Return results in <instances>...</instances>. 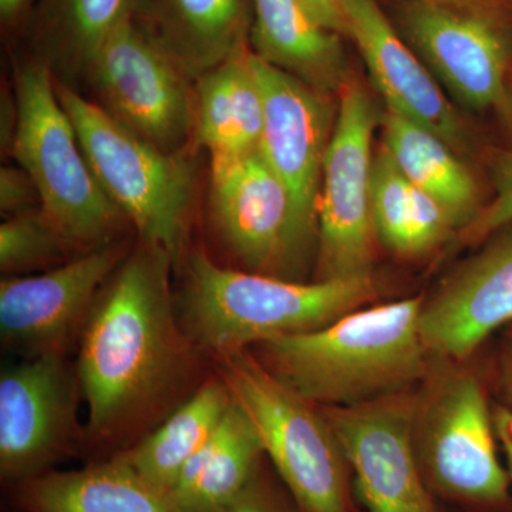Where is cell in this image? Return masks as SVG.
Here are the masks:
<instances>
[{"instance_id": "22", "label": "cell", "mask_w": 512, "mask_h": 512, "mask_svg": "<svg viewBox=\"0 0 512 512\" xmlns=\"http://www.w3.org/2000/svg\"><path fill=\"white\" fill-rule=\"evenodd\" d=\"M22 500L33 512H187L119 458L103 466L29 478Z\"/></svg>"}, {"instance_id": "30", "label": "cell", "mask_w": 512, "mask_h": 512, "mask_svg": "<svg viewBox=\"0 0 512 512\" xmlns=\"http://www.w3.org/2000/svg\"><path fill=\"white\" fill-rule=\"evenodd\" d=\"M222 512H285L276 503L272 494L254 478L252 483L242 491Z\"/></svg>"}, {"instance_id": "18", "label": "cell", "mask_w": 512, "mask_h": 512, "mask_svg": "<svg viewBox=\"0 0 512 512\" xmlns=\"http://www.w3.org/2000/svg\"><path fill=\"white\" fill-rule=\"evenodd\" d=\"M131 19L190 80L248 45V0H133Z\"/></svg>"}, {"instance_id": "35", "label": "cell", "mask_w": 512, "mask_h": 512, "mask_svg": "<svg viewBox=\"0 0 512 512\" xmlns=\"http://www.w3.org/2000/svg\"><path fill=\"white\" fill-rule=\"evenodd\" d=\"M508 104H510V107H511V113H512V94H511V97H510V101H508Z\"/></svg>"}, {"instance_id": "28", "label": "cell", "mask_w": 512, "mask_h": 512, "mask_svg": "<svg viewBox=\"0 0 512 512\" xmlns=\"http://www.w3.org/2000/svg\"><path fill=\"white\" fill-rule=\"evenodd\" d=\"M494 198L488 207L478 212L467 227L468 238L491 237L512 222V151L498 158L494 168Z\"/></svg>"}, {"instance_id": "8", "label": "cell", "mask_w": 512, "mask_h": 512, "mask_svg": "<svg viewBox=\"0 0 512 512\" xmlns=\"http://www.w3.org/2000/svg\"><path fill=\"white\" fill-rule=\"evenodd\" d=\"M377 111L359 83L346 80L330 134L318 207V278L372 275L376 231L372 212V141Z\"/></svg>"}, {"instance_id": "25", "label": "cell", "mask_w": 512, "mask_h": 512, "mask_svg": "<svg viewBox=\"0 0 512 512\" xmlns=\"http://www.w3.org/2000/svg\"><path fill=\"white\" fill-rule=\"evenodd\" d=\"M372 212L382 245L393 254L414 256L412 184L384 148L373 163Z\"/></svg>"}, {"instance_id": "24", "label": "cell", "mask_w": 512, "mask_h": 512, "mask_svg": "<svg viewBox=\"0 0 512 512\" xmlns=\"http://www.w3.org/2000/svg\"><path fill=\"white\" fill-rule=\"evenodd\" d=\"M231 403L224 380H211L154 433L117 458L148 483L171 494L185 464L220 426Z\"/></svg>"}, {"instance_id": "1", "label": "cell", "mask_w": 512, "mask_h": 512, "mask_svg": "<svg viewBox=\"0 0 512 512\" xmlns=\"http://www.w3.org/2000/svg\"><path fill=\"white\" fill-rule=\"evenodd\" d=\"M173 264L163 249L141 241L89 313L79 379L96 436L126 426L177 376L183 346L168 284Z\"/></svg>"}, {"instance_id": "13", "label": "cell", "mask_w": 512, "mask_h": 512, "mask_svg": "<svg viewBox=\"0 0 512 512\" xmlns=\"http://www.w3.org/2000/svg\"><path fill=\"white\" fill-rule=\"evenodd\" d=\"M254 52V50H252ZM264 97L259 153L284 183L303 244L318 241V207L328 150L330 111L323 93L254 53Z\"/></svg>"}, {"instance_id": "12", "label": "cell", "mask_w": 512, "mask_h": 512, "mask_svg": "<svg viewBox=\"0 0 512 512\" xmlns=\"http://www.w3.org/2000/svg\"><path fill=\"white\" fill-rule=\"evenodd\" d=\"M457 0H404L400 26L414 52L458 103L471 110L503 109L507 40L493 20Z\"/></svg>"}, {"instance_id": "11", "label": "cell", "mask_w": 512, "mask_h": 512, "mask_svg": "<svg viewBox=\"0 0 512 512\" xmlns=\"http://www.w3.org/2000/svg\"><path fill=\"white\" fill-rule=\"evenodd\" d=\"M210 207L218 234L252 272L279 276L306 261L289 192L259 150L211 157Z\"/></svg>"}, {"instance_id": "15", "label": "cell", "mask_w": 512, "mask_h": 512, "mask_svg": "<svg viewBox=\"0 0 512 512\" xmlns=\"http://www.w3.org/2000/svg\"><path fill=\"white\" fill-rule=\"evenodd\" d=\"M424 299L420 332L430 353L468 359L512 322V222Z\"/></svg>"}, {"instance_id": "17", "label": "cell", "mask_w": 512, "mask_h": 512, "mask_svg": "<svg viewBox=\"0 0 512 512\" xmlns=\"http://www.w3.org/2000/svg\"><path fill=\"white\" fill-rule=\"evenodd\" d=\"M346 29L355 40L387 110L426 127L451 147L466 143V130L433 73L392 25L376 0H343Z\"/></svg>"}, {"instance_id": "3", "label": "cell", "mask_w": 512, "mask_h": 512, "mask_svg": "<svg viewBox=\"0 0 512 512\" xmlns=\"http://www.w3.org/2000/svg\"><path fill=\"white\" fill-rule=\"evenodd\" d=\"M375 295L372 275L303 284L221 268L197 251L187 264L184 319L195 342L225 359L252 343L323 328Z\"/></svg>"}, {"instance_id": "27", "label": "cell", "mask_w": 512, "mask_h": 512, "mask_svg": "<svg viewBox=\"0 0 512 512\" xmlns=\"http://www.w3.org/2000/svg\"><path fill=\"white\" fill-rule=\"evenodd\" d=\"M70 249L73 248L42 210L20 212L0 225L3 274H16L60 261Z\"/></svg>"}, {"instance_id": "6", "label": "cell", "mask_w": 512, "mask_h": 512, "mask_svg": "<svg viewBox=\"0 0 512 512\" xmlns=\"http://www.w3.org/2000/svg\"><path fill=\"white\" fill-rule=\"evenodd\" d=\"M224 382L305 512H348V461L322 412L241 352L225 357Z\"/></svg>"}, {"instance_id": "36", "label": "cell", "mask_w": 512, "mask_h": 512, "mask_svg": "<svg viewBox=\"0 0 512 512\" xmlns=\"http://www.w3.org/2000/svg\"><path fill=\"white\" fill-rule=\"evenodd\" d=\"M457 2H466V0H457Z\"/></svg>"}, {"instance_id": "14", "label": "cell", "mask_w": 512, "mask_h": 512, "mask_svg": "<svg viewBox=\"0 0 512 512\" xmlns=\"http://www.w3.org/2000/svg\"><path fill=\"white\" fill-rule=\"evenodd\" d=\"M127 254L111 241L46 274L8 276L0 282V333L10 346L36 355L59 353L93 308Z\"/></svg>"}, {"instance_id": "34", "label": "cell", "mask_w": 512, "mask_h": 512, "mask_svg": "<svg viewBox=\"0 0 512 512\" xmlns=\"http://www.w3.org/2000/svg\"><path fill=\"white\" fill-rule=\"evenodd\" d=\"M29 0H0V15L2 19L12 20L18 18L23 9L28 6Z\"/></svg>"}, {"instance_id": "16", "label": "cell", "mask_w": 512, "mask_h": 512, "mask_svg": "<svg viewBox=\"0 0 512 512\" xmlns=\"http://www.w3.org/2000/svg\"><path fill=\"white\" fill-rule=\"evenodd\" d=\"M72 393L59 353L33 356L0 377V473L29 480L62 450Z\"/></svg>"}, {"instance_id": "19", "label": "cell", "mask_w": 512, "mask_h": 512, "mask_svg": "<svg viewBox=\"0 0 512 512\" xmlns=\"http://www.w3.org/2000/svg\"><path fill=\"white\" fill-rule=\"evenodd\" d=\"M256 56L320 93L342 89L345 55L339 33L326 28L305 0H251Z\"/></svg>"}, {"instance_id": "23", "label": "cell", "mask_w": 512, "mask_h": 512, "mask_svg": "<svg viewBox=\"0 0 512 512\" xmlns=\"http://www.w3.org/2000/svg\"><path fill=\"white\" fill-rule=\"evenodd\" d=\"M383 148L410 184L439 202L457 227L478 215L480 191L470 168L458 160L453 147L426 127L387 110L383 119Z\"/></svg>"}, {"instance_id": "7", "label": "cell", "mask_w": 512, "mask_h": 512, "mask_svg": "<svg viewBox=\"0 0 512 512\" xmlns=\"http://www.w3.org/2000/svg\"><path fill=\"white\" fill-rule=\"evenodd\" d=\"M493 409L477 377L451 373L417 403L414 443L429 487L460 503L507 510L511 478L497 457Z\"/></svg>"}, {"instance_id": "29", "label": "cell", "mask_w": 512, "mask_h": 512, "mask_svg": "<svg viewBox=\"0 0 512 512\" xmlns=\"http://www.w3.org/2000/svg\"><path fill=\"white\" fill-rule=\"evenodd\" d=\"M36 200L40 201L39 192L30 175L22 167H2L0 208L3 212H26Z\"/></svg>"}, {"instance_id": "4", "label": "cell", "mask_w": 512, "mask_h": 512, "mask_svg": "<svg viewBox=\"0 0 512 512\" xmlns=\"http://www.w3.org/2000/svg\"><path fill=\"white\" fill-rule=\"evenodd\" d=\"M56 93L72 121L101 188L141 241L177 262L190 218L194 168L183 153H167L62 82Z\"/></svg>"}, {"instance_id": "32", "label": "cell", "mask_w": 512, "mask_h": 512, "mask_svg": "<svg viewBox=\"0 0 512 512\" xmlns=\"http://www.w3.org/2000/svg\"><path fill=\"white\" fill-rule=\"evenodd\" d=\"M493 420L498 443L503 447L505 457H507L508 474H510L512 483V412L503 404H495Z\"/></svg>"}, {"instance_id": "21", "label": "cell", "mask_w": 512, "mask_h": 512, "mask_svg": "<svg viewBox=\"0 0 512 512\" xmlns=\"http://www.w3.org/2000/svg\"><path fill=\"white\" fill-rule=\"evenodd\" d=\"M264 446L232 399L220 426L185 464L171 497L187 512H222L256 477Z\"/></svg>"}, {"instance_id": "31", "label": "cell", "mask_w": 512, "mask_h": 512, "mask_svg": "<svg viewBox=\"0 0 512 512\" xmlns=\"http://www.w3.org/2000/svg\"><path fill=\"white\" fill-rule=\"evenodd\" d=\"M305 2L326 28L339 35H348L343 0H305Z\"/></svg>"}, {"instance_id": "20", "label": "cell", "mask_w": 512, "mask_h": 512, "mask_svg": "<svg viewBox=\"0 0 512 512\" xmlns=\"http://www.w3.org/2000/svg\"><path fill=\"white\" fill-rule=\"evenodd\" d=\"M192 143L211 157L241 156L259 150L264 130V97L254 52L242 46L195 86Z\"/></svg>"}, {"instance_id": "9", "label": "cell", "mask_w": 512, "mask_h": 512, "mask_svg": "<svg viewBox=\"0 0 512 512\" xmlns=\"http://www.w3.org/2000/svg\"><path fill=\"white\" fill-rule=\"evenodd\" d=\"M104 110L167 153L194 134L188 77L126 16L87 67Z\"/></svg>"}, {"instance_id": "26", "label": "cell", "mask_w": 512, "mask_h": 512, "mask_svg": "<svg viewBox=\"0 0 512 512\" xmlns=\"http://www.w3.org/2000/svg\"><path fill=\"white\" fill-rule=\"evenodd\" d=\"M133 0H56L60 39L67 52L89 67L104 40L131 13Z\"/></svg>"}, {"instance_id": "33", "label": "cell", "mask_w": 512, "mask_h": 512, "mask_svg": "<svg viewBox=\"0 0 512 512\" xmlns=\"http://www.w3.org/2000/svg\"><path fill=\"white\" fill-rule=\"evenodd\" d=\"M501 387L504 394L503 406L512 412V340L501 360Z\"/></svg>"}, {"instance_id": "10", "label": "cell", "mask_w": 512, "mask_h": 512, "mask_svg": "<svg viewBox=\"0 0 512 512\" xmlns=\"http://www.w3.org/2000/svg\"><path fill=\"white\" fill-rule=\"evenodd\" d=\"M416 406L400 393L322 409L369 512H437L414 443Z\"/></svg>"}, {"instance_id": "2", "label": "cell", "mask_w": 512, "mask_h": 512, "mask_svg": "<svg viewBox=\"0 0 512 512\" xmlns=\"http://www.w3.org/2000/svg\"><path fill=\"white\" fill-rule=\"evenodd\" d=\"M424 298L346 313L311 332L258 343L269 372L309 403L355 406L406 393L427 372Z\"/></svg>"}, {"instance_id": "5", "label": "cell", "mask_w": 512, "mask_h": 512, "mask_svg": "<svg viewBox=\"0 0 512 512\" xmlns=\"http://www.w3.org/2000/svg\"><path fill=\"white\" fill-rule=\"evenodd\" d=\"M15 96L18 127L10 153L35 183L40 210L72 248L109 244L123 214L94 177L49 67H20Z\"/></svg>"}]
</instances>
